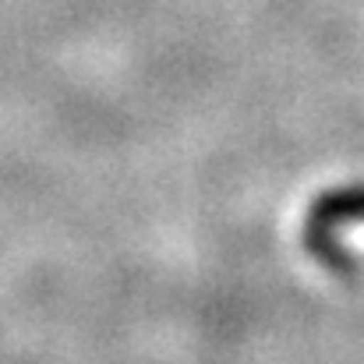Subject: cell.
Returning <instances> with one entry per match:
<instances>
[{
  "mask_svg": "<svg viewBox=\"0 0 364 364\" xmlns=\"http://www.w3.org/2000/svg\"><path fill=\"white\" fill-rule=\"evenodd\" d=\"M340 223H364V188H340L326 191L311 202L308 223H304V247L315 262H322L329 272L350 279L358 272L354 258L336 244Z\"/></svg>",
  "mask_w": 364,
  "mask_h": 364,
  "instance_id": "6da1fadb",
  "label": "cell"
}]
</instances>
